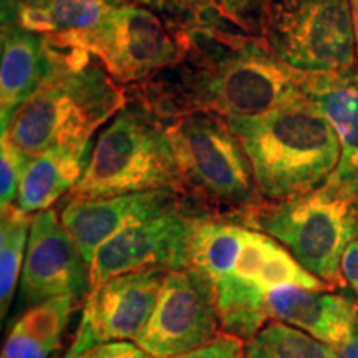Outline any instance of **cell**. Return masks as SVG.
<instances>
[{"instance_id":"cell-4","label":"cell","mask_w":358,"mask_h":358,"mask_svg":"<svg viewBox=\"0 0 358 358\" xmlns=\"http://www.w3.org/2000/svg\"><path fill=\"white\" fill-rule=\"evenodd\" d=\"M227 120L266 201H284L317 189L337 168V133L310 98Z\"/></svg>"},{"instance_id":"cell-24","label":"cell","mask_w":358,"mask_h":358,"mask_svg":"<svg viewBox=\"0 0 358 358\" xmlns=\"http://www.w3.org/2000/svg\"><path fill=\"white\" fill-rule=\"evenodd\" d=\"M224 19L245 34L264 37L271 0H214Z\"/></svg>"},{"instance_id":"cell-1","label":"cell","mask_w":358,"mask_h":358,"mask_svg":"<svg viewBox=\"0 0 358 358\" xmlns=\"http://www.w3.org/2000/svg\"><path fill=\"white\" fill-rule=\"evenodd\" d=\"M173 35L178 60L146 83L127 88L129 98L143 101L161 118L261 115L310 98L317 73L284 64L266 40L239 27L199 25Z\"/></svg>"},{"instance_id":"cell-9","label":"cell","mask_w":358,"mask_h":358,"mask_svg":"<svg viewBox=\"0 0 358 358\" xmlns=\"http://www.w3.org/2000/svg\"><path fill=\"white\" fill-rule=\"evenodd\" d=\"M53 35L87 52L127 88L155 78L179 57L176 38L164 20L134 0H118L95 29Z\"/></svg>"},{"instance_id":"cell-15","label":"cell","mask_w":358,"mask_h":358,"mask_svg":"<svg viewBox=\"0 0 358 358\" xmlns=\"http://www.w3.org/2000/svg\"><path fill=\"white\" fill-rule=\"evenodd\" d=\"M267 313L337 348L358 320V303L348 289L287 285L267 295Z\"/></svg>"},{"instance_id":"cell-8","label":"cell","mask_w":358,"mask_h":358,"mask_svg":"<svg viewBox=\"0 0 358 358\" xmlns=\"http://www.w3.org/2000/svg\"><path fill=\"white\" fill-rule=\"evenodd\" d=\"M262 38L284 64L306 73L358 66L350 0H271Z\"/></svg>"},{"instance_id":"cell-32","label":"cell","mask_w":358,"mask_h":358,"mask_svg":"<svg viewBox=\"0 0 358 358\" xmlns=\"http://www.w3.org/2000/svg\"><path fill=\"white\" fill-rule=\"evenodd\" d=\"M357 78H358V69H357Z\"/></svg>"},{"instance_id":"cell-29","label":"cell","mask_w":358,"mask_h":358,"mask_svg":"<svg viewBox=\"0 0 358 358\" xmlns=\"http://www.w3.org/2000/svg\"><path fill=\"white\" fill-rule=\"evenodd\" d=\"M337 353L338 358H358V320L348 337L337 347Z\"/></svg>"},{"instance_id":"cell-17","label":"cell","mask_w":358,"mask_h":358,"mask_svg":"<svg viewBox=\"0 0 358 358\" xmlns=\"http://www.w3.org/2000/svg\"><path fill=\"white\" fill-rule=\"evenodd\" d=\"M358 69V66H357ZM310 100L337 133L340 158L332 179L358 192V78L357 70L345 73H317Z\"/></svg>"},{"instance_id":"cell-7","label":"cell","mask_w":358,"mask_h":358,"mask_svg":"<svg viewBox=\"0 0 358 358\" xmlns=\"http://www.w3.org/2000/svg\"><path fill=\"white\" fill-rule=\"evenodd\" d=\"M243 222L279 241L329 287L347 289L342 257L358 236V192L329 178L306 194L264 201Z\"/></svg>"},{"instance_id":"cell-28","label":"cell","mask_w":358,"mask_h":358,"mask_svg":"<svg viewBox=\"0 0 358 358\" xmlns=\"http://www.w3.org/2000/svg\"><path fill=\"white\" fill-rule=\"evenodd\" d=\"M342 277L358 303V236L348 244L342 257Z\"/></svg>"},{"instance_id":"cell-22","label":"cell","mask_w":358,"mask_h":358,"mask_svg":"<svg viewBox=\"0 0 358 358\" xmlns=\"http://www.w3.org/2000/svg\"><path fill=\"white\" fill-rule=\"evenodd\" d=\"M155 10L173 32L189 27L232 25L224 19L214 0H134Z\"/></svg>"},{"instance_id":"cell-10","label":"cell","mask_w":358,"mask_h":358,"mask_svg":"<svg viewBox=\"0 0 358 358\" xmlns=\"http://www.w3.org/2000/svg\"><path fill=\"white\" fill-rule=\"evenodd\" d=\"M221 332L211 285L186 267L164 277L153 315L134 342L155 358H173L206 345Z\"/></svg>"},{"instance_id":"cell-20","label":"cell","mask_w":358,"mask_h":358,"mask_svg":"<svg viewBox=\"0 0 358 358\" xmlns=\"http://www.w3.org/2000/svg\"><path fill=\"white\" fill-rule=\"evenodd\" d=\"M32 214L22 211L17 204L2 209L0 222V317L2 322L15 297L19 277L24 268L27 245H29Z\"/></svg>"},{"instance_id":"cell-19","label":"cell","mask_w":358,"mask_h":358,"mask_svg":"<svg viewBox=\"0 0 358 358\" xmlns=\"http://www.w3.org/2000/svg\"><path fill=\"white\" fill-rule=\"evenodd\" d=\"M78 302L73 295H62L22 310L8 329L2 358H52L64 347Z\"/></svg>"},{"instance_id":"cell-18","label":"cell","mask_w":358,"mask_h":358,"mask_svg":"<svg viewBox=\"0 0 358 358\" xmlns=\"http://www.w3.org/2000/svg\"><path fill=\"white\" fill-rule=\"evenodd\" d=\"M92 146L83 150L57 146L30 156L22 174L15 204L27 214L53 208L58 199L69 196L83 176Z\"/></svg>"},{"instance_id":"cell-21","label":"cell","mask_w":358,"mask_h":358,"mask_svg":"<svg viewBox=\"0 0 358 358\" xmlns=\"http://www.w3.org/2000/svg\"><path fill=\"white\" fill-rule=\"evenodd\" d=\"M248 358H338L337 348L301 329L271 320L245 342Z\"/></svg>"},{"instance_id":"cell-3","label":"cell","mask_w":358,"mask_h":358,"mask_svg":"<svg viewBox=\"0 0 358 358\" xmlns=\"http://www.w3.org/2000/svg\"><path fill=\"white\" fill-rule=\"evenodd\" d=\"M47 37L53 53L52 73L2 134L29 156L57 146L90 148L93 134L129 100L127 87L95 58L53 34Z\"/></svg>"},{"instance_id":"cell-2","label":"cell","mask_w":358,"mask_h":358,"mask_svg":"<svg viewBox=\"0 0 358 358\" xmlns=\"http://www.w3.org/2000/svg\"><path fill=\"white\" fill-rule=\"evenodd\" d=\"M189 267L211 285L222 332L244 342L271 322V292L287 285L332 289L307 272L274 237L232 217H198Z\"/></svg>"},{"instance_id":"cell-26","label":"cell","mask_w":358,"mask_h":358,"mask_svg":"<svg viewBox=\"0 0 358 358\" xmlns=\"http://www.w3.org/2000/svg\"><path fill=\"white\" fill-rule=\"evenodd\" d=\"M173 358H248L245 342L234 335L221 332L206 345Z\"/></svg>"},{"instance_id":"cell-31","label":"cell","mask_w":358,"mask_h":358,"mask_svg":"<svg viewBox=\"0 0 358 358\" xmlns=\"http://www.w3.org/2000/svg\"><path fill=\"white\" fill-rule=\"evenodd\" d=\"M22 6L25 7H32V8H45L48 7L50 0H20Z\"/></svg>"},{"instance_id":"cell-6","label":"cell","mask_w":358,"mask_h":358,"mask_svg":"<svg viewBox=\"0 0 358 358\" xmlns=\"http://www.w3.org/2000/svg\"><path fill=\"white\" fill-rule=\"evenodd\" d=\"M155 189L181 194L168 123L143 101L129 98L100 129L83 176L66 199L108 198Z\"/></svg>"},{"instance_id":"cell-12","label":"cell","mask_w":358,"mask_h":358,"mask_svg":"<svg viewBox=\"0 0 358 358\" xmlns=\"http://www.w3.org/2000/svg\"><path fill=\"white\" fill-rule=\"evenodd\" d=\"M164 268H143L111 277L85 297L73 342L64 358H75L106 342L138 338L153 315Z\"/></svg>"},{"instance_id":"cell-25","label":"cell","mask_w":358,"mask_h":358,"mask_svg":"<svg viewBox=\"0 0 358 358\" xmlns=\"http://www.w3.org/2000/svg\"><path fill=\"white\" fill-rule=\"evenodd\" d=\"M30 156L25 155L20 148L2 136L0 146V204L2 209L15 204L22 174Z\"/></svg>"},{"instance_id":"cell-16","label":"cell","mask_w":358,"mask_h":358,"mask_svg":"<svg viewBox=\"0 0 358 358\" xmlns=\"http://www.w3.org/2000/svg\"><path fill=\"white\" fill-rule=\"evenodd\" d=\"M0 38V128L3 134L17 111L52 73L53 53L47 35L29 32L20 25H2Z\"/></svg>"},{"instance_id":"cell-13","label":"cell","mask_w":358,"mask_h":358,"mask_svg":"<svg viewBox=\"0 0 358 358\" xmlns=\"http://www.w3.org/2000/svg\"><path fill=\"white\" fill-rule=\"evenodd\" d=\"M88 292L90 268L65 231L57 209L34 214L20 275L19 310L62 295H73L82 301Z\"/></svg>"},{"instance_id":"cell-27","label":"cell","mask_w":358,"mask_h":358,"mask_svg":"<svg viewBox=\"0 0 358 358\" xmlns=\"http://www.w3.org/2000/svg\"><path fill=\"white\" fill-rule=\"evenodd\" d=\"M75 358H155L151 353L138 345L131 340H120V342H106L88 348L82 355Z\"/></svg>"},{"instance_id":"cell-11","label":"cell","mask_w":358,"mask_h":358,"mask_svg":"<svg viewBox=\"0 0 358 358\" xmlns=\"http://www.w3.org/2000/svg\"><path fill=\"white\" fill-rule=\"evenodd\" d=\"M189 201L161 216L131 224L98 248L90 267V290L111 277L143 268L179 271L191 264V239L203 216Z\"/></svg>"},{"instance_id":"cell-5","label":"cell","mask_w":358,"mask_h":358,"mask_svg":"<svg viewBox=\"0 0 358 358\" xmlns=\"http://www.w3.org/2000/svg\"><path fill=\"white\" fill-rule=\"evenodd\" d=\"M166 123L181 194L196 209L244 221L266 201L226 116L191 113Z\"/></svg>"},{"instance_id":"cell-14","label":"cell","mask_w":358,"mask_h":358,"mask_svg":"<svg viewBox=\"0 0 358 358\" xmlns=\"http://www.w3.org/2000/svg\"><path fill=\"white\" fill-rule=\"evenodd\" d=\"M186 199L169 189L129 192L95 199H66L60 221L88 268L98 248L131 224L161 216L185 204Z\"/></svg>"},{"instance_id":"cell-30","label":"cell","mask_w":358,"mask_h":358,"mask_svg":"<svg viewBox=\"0 0 358 358\" xmlns=\"http://www.w3.org/2000/svg\"><path fill=\"white\" fill-rule=\"evenodd\" d=\"M350 10H352L353 34H355V50L358 57V0H350Z\"/></svg>"},{"instance_id":"cell-23","label":"cell","mask_w":358,"mask_h":358,"mask_svg":"<svg viewBox=\"0 0 358 358\" xmlns=\"http://www.w3.org/2000/svg\"><path fill=\"white\" fill-rule=\"evenodd\" d=\"M116 3L118 0H50L47 10L53 34L95 29L106 19Z\"/></svg>"}]
</instances>
